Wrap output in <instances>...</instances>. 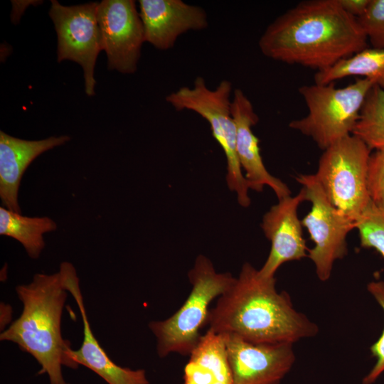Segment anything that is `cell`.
Masks as SVG:
<instances>
[{"label": "cell", "instance_id": "cell-11", "mask_svg": "<svg viewBox=\"0 0 384 384\" xmlns=\"http://www.w3.org/2000/svg\"><path fill=\"white\" fill-rule=\"evenodd\" d=\"M223 335L233 384H279L294 364L293 343H254Z\"/></svg>", "mask_w": 384, "mask_h": 384}, {"label": "cell", "instance_id": "cell-3", "mask_svg": "<svg viewBox=\"0 0 384 384\" xmlns=\"http://www.w3.org/2000/svg\"><path fill=\"white\" fill-rule=\"evenodd\" d=\"M23 304L21 315L0 334L1 341L16 343L32 356L46 374L50 384H69L62 368L76 369L68 353L70 343L61 332L63 310L68 292L58 272L36 274L28 284L16 287Z\"/></svg>", "mask_w": 384, "mask_h": 384}, {"label": "cell", "instance_id": "cell-16", "mask_svg": "<svg viewBox=\"0 0 384 384\" xmlns=\"http://www.w3.org/2000/svg\"><path fill=\"white\" fill-rule=\"evenodd\" d=\"M70 139L68 136L62 135L25 140L0 132V198L3 207L21 213L18 193L25 171L40 154Z\"/></svg>", "mask_w": 384, "mask_h": 384}, {"label": "cell", "instance_id": "cell-17", "mask_svg": "<svg viewBox=\"0 0 384 384\" xmlns=\"http://www.w3.org/2000/svg\"><path fill=\"white\" fill-rule=\"evenodd\" d=\"M189 356L184 384H233L223 334L208 329Z\"/></svg>", "mask_w": 384, "mask_h": 384}, {"label": "cell", "instance_id": "cell-18", "mask_svg": "<svg viewBox=\"0 0 384 384\" xmlns=\"http://www.w3.org/2000/svg\"><path fill=\"white\" fill-rule=\"evenodd\" d=\"M350 76L368 79L384 90V48L367 47L328 69L318 71L314 82L329 84Z\"/></svg>", "mask_w": 384, "mask_h": 384}, {"label": "cell", "instance_id": "cell-20", "mask_svg": "<svg viewBox=\"0 0 384 384\" xmlns=\"http://www.w3.org/2000/svg\"><path fill=\"white\" fill-rule=\"evenodd\" d=\"M352 134L372 150L384 149V90L373 85L368 93Z\"/></svg>", "mask_w": 384, "mask_h": 384}, {"label": "cell", "instance_id": "cell-9", "mask_svg": "<svg viewBox=\"0 0 384 384\" xmlns=\"http://www.w3.org/2000/svg\"><path fill=\"white\" fill-rule=\"evenodd\" d=\"M98 5L91 2L65 6L52 0L49 11L58 35V61L70 60L82 66L85 92L89 96L95 95V66L98 53L102 50Z\"/></svg>", "mask_w": 384, "mask_h": 384}, {"label": "cell", "instance_id": "cell-8", "mask_svg": "<svg viewBox=\"0 0 384 384\" xmlns=\"http://www.w3.org/2000/svg\"><path fill=\"white\" fill-rule=\"evenodd\" d=\"M296 179L303 186L305 200L311 203L302 220L314 243L308 257L319 279L325 282L331 277L334 262L347 255L346 238L356 223L331 203L314 174H299Z\"/></svg>", "mask_w": 384, "mask_h": 384}, {"label": "cell", "instance_id": "cell-1", "mask_svg": "<svg viewBox=\"0 0 384 384\" xmlns=\"http://www.w3.org/2000/svg\"><path fill=\"white\" fill-rule=\"evenodd\" d=\"M367 43L358 18L338 0H305L274 19L258 45L270 59L318 72L367 48Z\"/></svg>", "mask_w": 384, "mask_h": 384}, {"label": "cell", "instance_id": "cell-7", "mask_svg": "<svg viewBox=\"0 0 384 384\" xmlns=\"http://www.w3.org/2000/svg\"><path fill=\"white\" fill-rule=\"evenodd\" d=\"M371 150L351 134L324 150L314 174L331 203L355 223L370 203L367 178Z\"/></svg>", "mask_w": 384, "mask_h": 384}, {"label": "cell", "instance_id": "cell-4", "mask_svg": "<svg viewBox=\"0 0 384 384\" xmlns=\"http://www.w3.org/2000/svg\"><path fill=\"white\" fill-rule=\"evenodd\" d=\"M191 290L181 307L170 317L149 324L156 338V353L160 358L176 353L190 355L202 335L211 302L233 283L230 272H218L212 262L200 255L188 274Z\"/></svg>", "mask_w": 384, "mask_h": 384}, {"label": "cell", "instance_id": "cell-24", "mask_svg": "<svg viewBox=\"0 0 384 384\" xmlns=\"http://www.w3.org/2000/svg\"><path fill=\"white\" fill-rule=\"evenodd\" d=\"M367 184L370 201L384 213V149L370 154Z\"/></svg>", "mask_w": 384, "mask_h": 384}, {"label": "cell", "instance_id": "cell-19", "mask_svg": "<svg viewBox=\"0 0 384 384\" xmlns=\"http://www.w3.org/2000/svg\"><path fill=\"white\" fill-rule=\"evenodd\" d=\"M56 223L51 218L28 217L0 208V234L18 241L28 255L37 259L45 247L43 235L55 230Z\"/></svg>", "mask_w": 384, "mask_h": 384}, {"label": "cell", "instance_id": "cell-14", "mask_svg": "<svg viewBox=\"0 0 384 384\" xmlns=\"http://www.w3.org/2000/svg\"><path fill=\"white\" fill-rule=\"evenodd\" d=\"M231 112L236 127V152L250 189L261 192L267 185L279 200L291 196L290 189L280 179L273 176L264 165L259 146L260 140L252 132L258 120L254 107L240 89L233 92Z\"/></svg>", "mask_w": 384, "mask_h": 384}, {"label": "cell", "instance_id": "cell-23", "mask_svg": "<svg viewBox=\"0 0 384 384\" xmlns=\"http://www.w3.org/2000/svg\"><path fill=\"white\" fill-rule=\"evenodd\" d=\"M367 290L384 312V281L375 280L369 282ZM370 351L375 358V363L363 378V384H373L384 373V328L378 339L370 346Z\"/></svg>", "mask_w": 384, "mask_h": 384}, {"label": "cell", "instance_id": "cell-25", "mask_svg": "<svg viewBox=\"0 0 384 384\" xmlns=\"http://www.w3.org/2000/svg\"><path fill=\"white\" fill-rule=\"evenodd\" d=\"M338 1L346 13L359 18L366 12L370 0H338Z\"/></svg>", "mask_w": 384, "mask_h": 384}, {"label": "cell", "instance_id": "cell-6", "mask_svg": "<svg viewBox=\"0 0 384 384\" xmlns=\"http://www.w3.org/2000/svg\"><path fill=\"white\" fill-rule=\"evenodd\" d=\"M233 84L223 80L214 89L197 77L192 87H181L168 95L166 100L176 110L193 111L210 124L212 134L224 151L227 161L226 181L235 192L239 204H250L248 183L242 174L236 152V127L231 112Z\"/></svg>", "mask_w": 384, "mask_h": 384}, {"label": "cell", "instance_id": "cell-12", "mask_svg": "<svg viewBox=\"0 0 384 384\" xmlns=\"http://www.w3.org/2000/svg\"><path fill=\"white\" fill-rule=\"evenodd\" d=\"M59 273L65 289L75 299L83 324V339L80 347L68 353L69 358L78 368L82 365L91 370L108 384H149L146 370L131 369L114 363L101 346L92 333L85 310L79 278L73 264L63 262Z\"/></svg>", "mask_w": 384, "mask_h": 384}, {"label": "cell", "instance_id": "cell-13", "mask_svg": "<svg viewBox=\"0 0 384 384\" xmlns=\"http://www.w3.org/2000/svg\"><path fill=\"white\" fill-rule=\"evenodd\" d=\"M304 201V193L301 189L295 196L279 200L264 215L261 228L270 241L271 247L266 261L258 270L262 277H273L282 264L308 257L306 252L309 249L306 245L302 221L297 214L299 204Z\"/></svg>", "mask_w": 384, "mask_h": 384}, {"label": "cell", "instance_id": "cell-5", "mask_svg": "<svg viewBox=\"0 0 384 384\" xmlns=\"http://www.w3.org/2000/svg\"><path fill=\"white\" fill-rule=\"evenodd\" d=\"M373 85L366 78H356L343 87H336L334 82L303 85L299 87V92L308 114L291 121L289 127L311 138L324 150L352 134L366 96Z\"/></svg>", "mask_w": 384, "mask_h": 384}, {"label": "cell", "instance_id": "cell-22", "mask_svg": "<svg viewBox=\"0 0 384 384\" xmlns=\"http://www.w3.org/2000/svg\"><path fill=\"white\" fill-rule=\"evenodd\" d=\"M358 21L373 48H384V0H370Z\"/></svg>", "mask_w": 384, "mask_h": 384}, {"label": "cell", "instance_id": "cell-15", "mask_svg": "<svg viewBox=\"0 0 384 384\" xmlns=\"http://www.w3.org/2000/svg\"><path fill=\"white\" fill-rule=\"evenodd\" d=\"M139 3L144 40L159 50L174 47L183 33L208 26L203 9L181 0H140Z\"/></svg>", "mask_w": 384, "mask_h": 384}, {"label": "cell", "instance_id": "cell-2", "mask_svg": "<svg viewBox=\"0 0 384 384\" xmlns=\"http://www.w3.org/2000/svg\"><path fill=\"white\" fill-rule=\"evenodd\" d=\"M274 277H262L245 262L231 286L209 311L206 324L216 334H231L254 343H294L319 332L318 326L297 311Z\"/></svg>", "mask_w": 384, "mask_h": 384}, {"label": "cell", "instance_id": "cell-21", "mask_svg": "<svg viewBox=\"0 0 384 384\" xmlns=\"http://www.w3.org/2000/svg\"><path fill=\"white\" fill-rule=\"evenodd\" d=\"M361 246L373 248L384 257V213L370 201L361 216L356 222Z\"/></svg>", "mask_w": 384, "mask_h": 384}, {"label": "cell", "instance_id": "cell-10", "mask_svg": "<svg viewBox=\"0 0 384 384\" xmlns=\"http://www.w3.org/2000/svg\"><path fill=\"white\" fill-rule=\"evenodd\" d=\"M97 21L108 68L122 73H134L145 41L135 2L103 0L98 5Z\"/></svg>", "mask_w": 384, "mask_h": 384}]
</instances>
